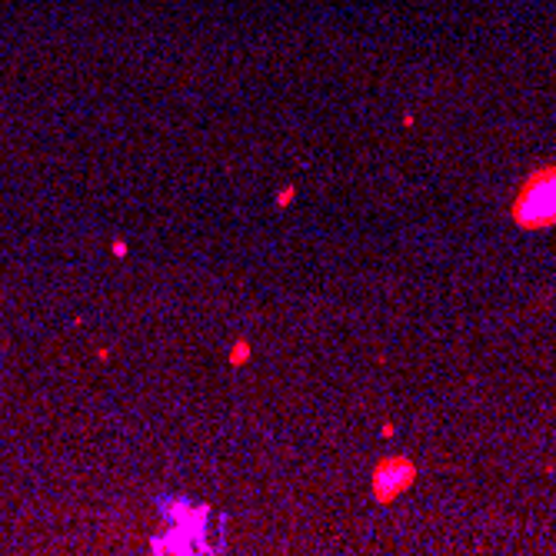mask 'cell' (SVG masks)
<instances>
[{
  "label": "cell",
  "mask_w": 556,
  "mask_h": 556,
  "mask_svg": "<svg viewBox=\"0 0 556 556\" xmlns=\"http://www.w3.org/2000/svg\"><path fill=\"white\" fill-rule=\"evenodd\" d=\"M510 217L523 230H546L556 224V164L527 177L510 207Z\"/></svg>",
  "instance_id": "cell-1"
},
{
  "label": "cell",
  "mask_w": 556,
  "mask_h": 556,
  "mask_svg": "<svg viewBox=\"0 0 556 556\" xmlns=\"http://www.w3.org/2000/svg\"><path fill=\"white\" fill-rule=\"evenodd\" d=\"M417 483V464L407 457H387L374 470V496L377 503H390Z\"/></svg>",
  "instance_id": "cell-2"
},
{
  "label": "cell",
  "mask_w": 556,
  "mask_h": 556,
  "mask_svg": "<svg viewBox=\"0 0 556 556\" xmlns=\"http://www.w3.org/2000/svg\"><path fill=\"white\" fill-rule=\"evenodd\" d=\"M247 361H250V343H247V340L240 337V340H237V343L230 346V364H233V367H243Z\"/></svg>",
  "instance_id": "cell-3"
},
{
  "label": "cell",
  "mask_w": 556,
  "mask_h": 556,
  "mask_svg": "<svg viewBox=\"0 0 556 556\" xmlns=\"http://www.w3.org/2000/svg\"><path fill=\"white\" fill-rule=\"evenodd\" d=\"M293 193H296L293 187H287V190H280V197H277V207H287V204H290V200H293Z\"/></svg>",
  "instance_id": "cell-4"
}]
</instances>
